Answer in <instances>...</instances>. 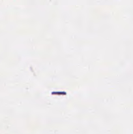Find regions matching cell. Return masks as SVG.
I'll list each match as a JSON object with an SVG mask.
<instances>
[]
</instances>
